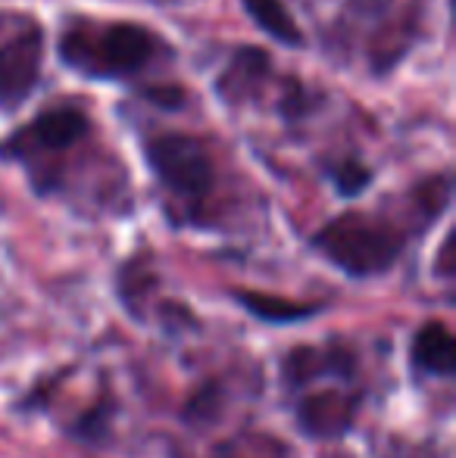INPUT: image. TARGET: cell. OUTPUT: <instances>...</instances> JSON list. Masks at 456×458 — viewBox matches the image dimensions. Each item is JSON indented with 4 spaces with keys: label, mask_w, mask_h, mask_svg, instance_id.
<instances>
[{
    "label": "cell",
    "mask_w": 456,
    "mask_h": 458,
    "mask_svg": "<svg viewBox=\"0 0 456 458\" xmlns=\"http://www.w3.org/2000/svg\"><path fill=\"white\" fill-rule=\"evenodd\" d=\"M353 368L350 352H338V350H316V346H297V350L288 352L285 359V377L291 386L310 384L319 374H338L347 377Z\"/></svg>",
    "instance_id": "cell-11"
},
{
    "label": "cell",
    "mask_w": 456,
    "mask_h": 458,
    "mask_svg": "<svg viewBox=\"0 0 456 458\" xmlns=\"http://www.w3.org/2000/svg\"><path fill=\"white\" fill-rule=\"evenodd\" d=\"M144 165L178 228H213L219 218V193L226 184V159L210 134L188 128H138Z\"/></svg>",
    "instance_id": "cell-4"
},
{
    "label": "cell",
    "mask_w": 456,
    "mask_h": 458,
    "mask_svg": "<svg viewBox=\"0 0 456 458\" xmlns=\"http://www.w3.org/2000/svg\"><path fill=\"white\" fill-rule=\"evenodd\" d=\"M432 0H341L323 25L325 56L341 66L359 60L369 79H391L428 31Z\"/></svg>",
    "instance_id": "cell-5"
},
{
    "label": "cell",
    "mask_w": 456,
    "mask_h": 458,
    "mask_svg": "<svg viewBox=\"0 0 456 458\" xmlns=\"http://www.w3.org/2000/svg\"><path fill=\"white\" fill-rule=\"evenodd\" d=\"M357 418V399L341 390H316L300 399L297 424L306 437L316 440H338L353 428Z\"/></svg>",
    "instance_id": "cell-8"
},
{
    "label": "cell",
    "mask_w": 456,
    "mask_h": 458,
    "mask_svg": "<svg viewBox=\"0 0 456 458\" xmlns=\"http://www.w3.org/2000/svg\"><path fill=\"white\" fill-rule=\"evenodd\" d=\"M235 300L250 315L269 321V325H291V321H304L323 312V306H313V302H291V300H281V296L254 293V290H235Z\"/></svg>",
    "instance_id": "cell-12"
},
{
    "label": "cell",
    "mask_w": 456,
    "mask_h": 458,
    "mask_svg": "<svg viewBox=\"0 0 456 458\" xmlns=\"http://www.w3.org/2000/svg\"><path fill=\"white\" fill-rule=\"evenodd\" d=\"M325 175H329L331 187L338 191V197H344V199L359 197V193H366L372 187V182H375V169H372L363 157H357V153L331 159V163L325 165Z\"/></svg>",
    "instance_id": "cell-13"
},
{
    "label": "cell",
    "mask_w": 456,
    "mask_h": 458,
    "mask_svg": "<svg viewBox=\"0 0 456 458\" xmlns=\"http://www.w3.org/2000/svg\"><path fill=\"white\" fill-rule=\"evenodd\" d=\"M323 458H350V455H344V453H331V455H323Z\"/></svg>",
    "instance_id": "cell-14"
},
{
    "label": "cell",
    "mask_w": 456,
    "mask_h": 458,
    "mask_svg": "<svg viewBox=\"0 0 456 458\" xmlns=\"http://www.w3.org/2000/svg\"><path fill=\"white\" fill-rule=\"evenodd\" d=\"M413 365L432 377H453L456 350L453 334L444 321H428L413 337Z\"/></svg>",
    "instance_id": "cell-10"
},
{
    "label": "cell",
    "mask_w": 456,
    "mask_h": 458,
    "mask_svg": "<svg viewBox=\"0 0 456 458\" xmlns=\"http://www.w3.org/2000/svg\"><path fill=\"white\" fill-rule=\"evenodd\" d=\"M56 60L79 79L125 85L138 97L169 81L166 75L178 63V47L147 22L66 13L56 31Z\"/></svg>",
    "instance_id": "cell-3"
},
{
    "label": "cell",
    "mask_w": 456,
    "mask_h": 458,
    "mask_svg": "<svg viewBox=\"0 0 456 458\" xmlns=\"http://www.w3.org/2000/svg\"><path fill=\"white\" fill-rule=\"evenodd\" d=\"M47 63V29L29 10H0V115L13 119L38 94Z\"/></svg>",
    "instance_id": "cell-6"
},
{
    "label": "cell",
    "mask_w": 456,
    "mask_h": 458,
    "mask_svg": "<svg viewBox=\"0 0 456 458\" xmlns=\"http://www.w3.org/2000/svg\"><path fill=\"white\" fill-rule=\"evenodd\" d=\"M451 197L453 175L434 172V175L419 178L403 193V216H391L382 209H347L329 218L310 237V247L347 277H357V281L378 277L391 272L400 262L409 241L422 234L419 225L400 222V218H419L422 225L432 228L447 212Z\"/></svg>",
    "instance_id": "cell-2"
},
{
    "label": "cell",
    "mask_w": 456,
    "mask_h": 458,
    "mask_svg": "<svg viewBox=\"0 0 456 458\" xmlns=\"http://www.w3.org/2000/svg\"><path fill=\"white\" fill-rule=\"evenodd\" d=\"M0 159L16 165L41 199H82L91 191L104 209L128 206V175L91 109L50 100L0 138Z\"/></svg>",
    "instance_id": "cell-1"
},
{
    "label": "cell",
    "mask_w": 456,
    "mask_h": 458,
    "mask_svg": "<svg viewBox=\"0 0 456 458\" xmlns=\"http://www.w3.org/2000/svg\"><path fill=\"white\" fill-rule=\"evenodd\" d=\"M241 10L247 13V19L269 41L281 44L288 50L306 47V31L300 29L297 16L285 0H241Z\"/></svg>",
    "instance_id": "cell-9"
},
{
    "label": "cell",
    "mask_w": 456,
    "mask_h": 458,
    "mask_svg": "<svg viewBox=\"0 0 456 458\" xmlns=\"http://www.w3.org/2000/svg\"><path fill=\"white\" fill-rule=\"evenodd\" d=\"M281 81L285 75H279L275 60L266 47L256 44H237L231 47L226 63L219 66V72L213 75V94L226 109H244V106H262L272 97V106L279 100Z\"/></svg>",
    "instance_id": "cell-7"
}]
</instances>
